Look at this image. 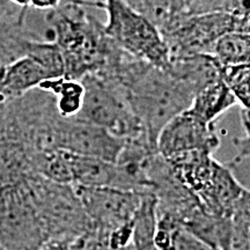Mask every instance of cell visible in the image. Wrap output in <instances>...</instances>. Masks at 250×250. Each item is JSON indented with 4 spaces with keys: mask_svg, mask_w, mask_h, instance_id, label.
Here are the masks:
<instances>
[{
    "mask_svg": "<svg viewBox=\"0 0 250 250\" xmlns=\"http://www.w3.org/2000/svg\"><path fill=\"white\" fill-rule=\"evenodd\" d=\"M104 79L121 87L130 108L155 147L162 127L187 110L195 95L168 70L153 66L127 52Z\"/></svg>",
    "mask_w": 250,
    "mask_h": 250,
    "instance_id": "6da1fadb",
    "label": "cell"
},
{
    "mask_svg": "<svg viewBox=\"0 0 250 250\" xmlns=\"http://www.w3.org/2000/svg\"><path fill=\"white\" fill-rule=\"evenodd\" d=\"M48 240L24 181L0 186V248L40 250Z\"/></svg>",
    "mask_w": 250,
    "mask_h": 250,
    "instance_id": "52a82bcc",
    "label": "cell"
},
{
    "mask_svg": "<svg viewBox=\"0 0 250 250\" xmlns=\"http://www.w3.org/2000/svg\"><path fill=\"white\" fill-rule=\"evenodd\" d=\"M8 1L17 7L23 9V11H29L30 9V0H8Z\"/></svg>",
    "mask_w": 250,
    "mask_h": 250,
    "instance_id": "cb8c5ba5",
    "label": "cell"
},
{
    "mask_svg": "<svg viewBox=\"0 0 250 250\" xmlns=\"http://www.w3.org/2000/svg\"><path fill=\"white\" fill-rule=\"evenodd\" d=\"M88 7L68 0L45 11L44 22L61 49L65 78L80 80L86 74L105 71L123 50L105 35L103 22Z\"/></svg>",
    "mask_w": 250,
    "mask_h": 250,
    "instance_id": "7a4b0ae2",
    "label": "cell"
},
{
    "mask_svg": "<svg viewBox=\"0 0 250 250\" xmlns=\"http://www.w3.org/2000/svg\"><path fill=\"white\" fill-rule=\"evenodd\" d=\"M80 81L85 94L77 118L101 126L124 142L139 140L156 148L149 142L120 86L96 74H86Z\"/></svg>",
    "mask_w": 250,
    "mask_h": 250,
    "instance_id": "277c9868",
    "label": "cell"
},
{
    "mask_svg": "<svg viewBox=\"0 0 250 250\" xmlns=\"http://www.w3.org/2000/svg\"><path fill=\"white\" fill-rule=\"evenodd\" d=\"M247 189L226 165L215 160L210 176L195 195L204 211L229 218L236 201Z\"/></svg>",
    "mask_w": 250,
    "mask_h": 250,
    "instance_id": "8fae6325",
    "label": "cell"
},
{
    "mask_svg": "<svg viewBox=\"0 0 250 250\" xmlns=\"http://www.w3.org/2000/svg\"><path fill=\"white\" fill-rule=\"evenodd\" d=\"M220 79L236 99L237 104L241 105V108L249 109L250 65H221Z\"/></svg>",
    "mask_w": 250,
    "mask_h": 250,
    "instance_id": "ffe728a7",
    "label": "cell"
},
{
    "mask_svg": "<svg viewBox=\"0 0 250 250\" xmlns=\"http://www.w3.org/2000/svg\"><path fill=\"white\" fill-rule=\"evenodd\" d=\"M236 104V99L230 90L223 80L218 79L204 86L193 95L188 110L205 123L214 124L221 115Z\"/></svg>",
    "mask_w": 250,
    "mask_h": 250,
    "instance_id": "4fadbf2b",
    "label": "cell"
},
{
    "mask_svg": "<svg viewBox=\"0 0 250 250\" xmlns=\"http://www.w3.org/2000/svg\"><path fill=\"white\" fill-rule=\"evenodd\" d=\"M49 239L74 237L93 228L72 184L58 183L40 174L23 180Z\"/></svg>",
    "mask_w": 250,
    "mask_h": 250,
    "instance_id": "5b68a950",
    "label": "cell"
},
{
    "mask_svg": "<svg viewBox=\"0 0 250 250\" xmlns=\"http://www.w3.org/2000/svg\"><path fill=\"white\" fill-rule=\"evenodd\" d=\"M174 250H214L206 243L197 239L186 228L181 227L175 236V249Z\"/></svg>",
    "mask_w": 250,
    "mask_h": 250,
    "instance_id": "7402d4cb",
    "label": "cell"
},
{
    "mask_svg": "<svg viewBox=\"0 0 250 250\" xmlns=\"http://www.w3.org/2000/svg\"><path fill=\"white\" fill-rule=\"evenodd\" d=\"M211 55L220 65L249 64L250 35L243 31H229L219 37Z\"/></svg>",
    "mask_w": 250,
    "mask_h": 250,
    "instance_id": "e0dca14e",
    "label": "cell"
},
{
    "mask_svg": "<svg viewBox=\"0 0 250 250\" xmlns=\"http://www.w3.org/2000/svg\"><path fill=\"white\" fill-rule=\"evenodd\" d=\"M71 177L73 186L114 188L116 169L114 162L71 153Z\"/></svg>",
    "mask_w": 250,
    "mask_h": 250,
    "instance_id": "5bb4252c",
    "label": "cell"
},
{
    "mask_svg": "<svg viewBox=\"0 0 250 250\" xmlns=\"http://www.w3.org/2000/svg\"><path fill=\"white\" fill-rule=\"evenodd\" d=\"M219 146L214 124L205 123L188 109L171 118L156 138V151L164 158L195 149L214 153Z\"/></svg>",
    "mask_w": 250,
    "mask_h": 250,
    "instance_id": "30bf717a",
    "label": "cell"
},
{
    "mask_svg": "<svg viewBox=\"0 0 250 250\" xmlns=\"http://www.w3.org/2000/svg\"><path fill=\"white\" fill-rule=\"evenodd\" d=\"M23 56H28L39 62L46 72L49 79L64 77V59L61 49L55 41L28 40Z\"/></svg>",
    "mask_w": 250,
    "mask_h": 250,
    "instance_id": "ac0fdd59",
    "label": "cell"
},
{
    "mask_svg": "<svg viewBox=\"0 0 250 250\" xmlns=\"http://www.w3.org/2000/svg\"><path fill=\"white\" fill-rule=\"evenodd\" d=\"M39 88L50 92L54 95L56 108L62 117H76L81 110L85 88L80 80L59 77L44 80Z\"/></svg>",
    "mask_w": 250,
    "mask_h": 250,
    "instance_id": "9a60e30c",
    "label": "cell"
},
{
    "mask_svg": "<svg viewBox=\"0 0 250 250\" xmlns=\"http://www.w3.org/2000/svg\"><path fill=\"white\" fill-rule=\"evenodd\" d=\"M156 206L158 201L154 193H143L132 219V246L134 250H146L153 247L158 221Z\"/></svg>",
    "mask_w": 250,
    "mask_h": 250,
    "instance_id": "2e32d148",
    "label": "cell"
},
{
    "mask_svg": "<svg viewBox=\"0 0 250 250\" xmlns=\"http://www.w3.org/2000/svg\"><path fill=\"white\" fill-rule=\"evenodd\" d=\"M249 14L211 11L184 15L161 30L170 59L198 54L211 55L219 37L229 31L249 33Z\"/></svg>",
    "mask_w": 250,
    "mask_h": 250,
    "instance_id": "8992f818",
    "label": "cell"
},
{
    "mask_svg": "<svg viewBox=\"0 0 250 250\" xmlns=\"http://www.w3.org/2000/svg\"><path fill=\"white\" fill-rule=\"evenodd\" d=\"M62 4V0H30V8L49 11L58 7Z\"/></svg>",
    "mask_w": 250,
    "mask_h": 250,
    "instance_id": "603a6c76",
    "label": "cell"
},
{
    "mask_svg": "<svg viewBox=\"0 0 250 250\" xmlns=\"http://www.w3.org/2000/svg\"><path fill=\"white\" fill-rule=\"evenodd\" d=\"M56 145L73 154L114 162L124 146V140L109 131L77 117L59 121Z\"/></svg>",
    "mask_w": 250,
    "mask_h": 250,
    "instance_id": "9c48e42d",
    "label": "cell"
},
{
    "mask_svg": "<svg viewBox=\"0 0 250 250\" xmlns=\"http://www.w3.org/2000/svg\"><path fill=\"white\" fill-rule=\"evenodd\" d=\"M232 240L230 250H249L250 247V193L249 189L240 196L230 214Z\"/></svg>",
    "mask_w": 250,
    "mask_h": 250,
    "instance_id": "d6986e66",
    "label": "cell"
},
{
    "mask_svg": "<svg viewBox=\"0 0 250 250\" xmlns=\"http://www.w3.org/2000/svg\"><path fill=\"white\" fill-rule=\"evenodd\" d=\"M48 79V74L39 62L28 56H22L5 66L1 95L5 100L18 98L37 88Z\"/></svg>",
    "mask_w": 250,
    "mask_h": 250,
    "instance_id": "7c38bea8",
    "label": "cell"
},
{
    "mask_svg": "<svg viewBox=\"0 0 250 250\" xmlns=\"http://www.w3.org/2000/svg\"><path fill=\"white\" fill-rule=\"evenodd\" d=\"M88 8H100L107 13L103 22L105 35L122 50L153 66L167 70L170 52L160 29L152 20L134 9L125 0H74Z\"/></svg>",
    "mask_w": 250,
    "mask_h": 250,
    "instance_id": "3957f363",
    "label": "cell"
},
{
    "mask_svg": "<svg viewBox=\"0 0 250 250\" xmlns=\"http://www.w3.org/2000/svg\"><path fill=\"white\" fill-rule=\"evenodd\" d=\"M73 187L93 227L104 237L132 221L143 195L108 187Z\"/></svg>",
    "mask_w": 250,
    "mask_h": 250,
    "instance_id": "ba28073f",
    "label": "cell"
},
{
    "mask_svg": "<svg viewBox=\"0 0 250 250\" xmlns=\"http://www.w3.org/2000/svg\"><path fill=\"white\" fill-rule=\"evenodd\" d=\"M146 250H156V249L154 248V246H153V247H151V248H148V249H146Z\"/></svg>",
    "mask_w": 250,
    "mask_h": 250,
    "instance_id": "d4e9b609",
    "label": "cell"
},
{
    "mask_svg": "<svg viewBox=\"0 0 250 250\" xmlns=\"http://www.w3.org/2000/svg\"><path fill=\"white\" fill-rule=\"evenodd\" d=\"M105 248V237L94 227L74 237L68 246V250H104Z\"/></svg>",
    "mask_w": 250,
    "mask_h": 250,
    "instance_id": "44dd1931",
    "label": "cell"
}]
</instances>
